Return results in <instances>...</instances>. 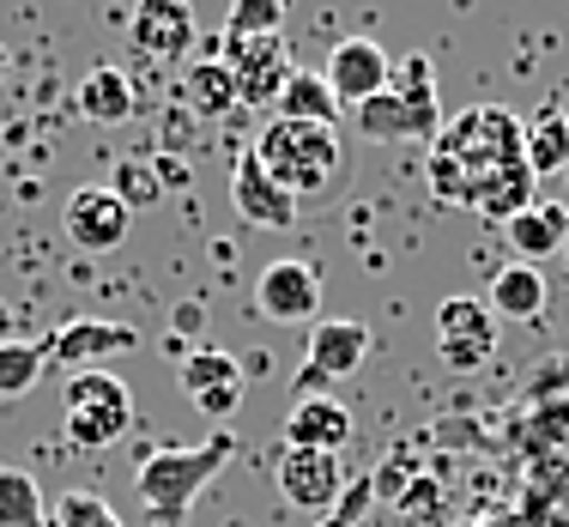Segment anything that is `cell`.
<instances>
[{
	"instance_id": "6da1fadb",
	"label": "cell",
	"mask_w": 569,
	"mask_h": 527,
	"mask_svg": "<svg viewBox=\"0 0 569 527\" xmlns=\"http://www.w3.org/2000/svg\"><path fill=\"white\" fill-rule=\"evenodd\" d=\"M230 455H237V437H207L194 443V449H152L140 455V467H133V485H140V504L146 516L158 527H182L188 509L200 504V491H207L212 479L230 467Z\"/></svg>"
},
{
	"instance_id": "7a4b0ae2",
	"label": "cell",
	"mask_w": 569,
	"mask_h": 527,
	"mask_svg": "<svg viewBox=\"0 0 569 527\" xmlns=\"http://www.w3.org/2000/svg\"><path fill=\"white\" fill-rule=\"evenodd\" d=\"M254 158H261V170L284 195L303 200V195H328V182L346 165V146H340V128H309V121L273 116L261 128V140H254Z\"/></svg>"
},
{
	"instance_id": "3957f363",
	"label": "cell",
	"mask_w": 569,
	"mask_h": 527,
	"mask_svg": "<svg viewBox=\"0 0 569 527\" xmlns=\"http://www.w3.org/2000/svg\"><path fill=\"white\" fill-rule=\"evenodd\" d=\"M437 146L460 158L472 195H479L485 176H497V170H509V165H527V158H521V121H515L503 103H479V110L455 116L449 128L437 133Z\"/></svg>"
},
{
	"instance_id": "277c9868",
	"label": "cell",
	"mask_w": 569,
	"mask_h": 527,
	"mask_svg": "<svg viewBox=\"0 0 569 527\" xmlns=\"http://www.w3.org/2000/svg\"><path fill=\"white\" fill-rule=\"evenodd\" d=\"M67 443L73 449H110L116 437H128L133 425V395L116 370H79L67 382Z\"/></svg>"
},
{
	"instance_id": "5b68a950",
	"label": "cell",
	"mask_w": 569,
	"mask_h": 527,
	"mask_svg": "<svg viewBox=\"0 0 569 527\" xmlns=\"http://www.w3.org/2000/svg\"><path fill=\"white\" fill-rule=\"evenodd\" d=\"M370 358V328L363 321H316L309 328V358L297 370V400H321L333 382L358 376V364Z\"/></svg>"
},
{
	"instance_id": "8992f818",
	"label": "cell",
	"mask_w": 569,
	"mask_h": 527,
	"mask_svg": "<svg viewBox=\"0 0 569 527\" xmlns=\"http://www.w3.org/2000/svg\"><path fill=\"white\" fill-rule=\"evenodd\" d=\"M219 61L237 79V103H279L284 79H291V49L284 37H219Z\"/></svg>"
},
{
	"instance_id": "52a82bcc",
	"label": "cell",
	"mask_w": 569,
	"mask_h": 527,
	"mask_svg": "<svg viewBox=\"0 0 569 527\" xmlns=\"http://www.w3.org/2000/svg\"><path fill=\"white\" fill-rule=\"evenodd\" d=\"M437 351L455 370H485L497 358V316L479 297H442L437 304Z\"/></svg>"
},
{
	"instance_id": "ba28073f",
	"label": "cell",
	"mask_w": 569,
	"mask_h": 527,
	"mask_svg": "<svg viewBox=\"0 0 569 527\" xmlns=\"http://www.w3.org/2000/svg\"><path fill=\"white\" fill-rule=\"evenodd\" d=\"M388 73H395V61H388V49L376 43V37H340V43L328 49V67H321V79H328V91L340 98V110H358V103L382 98Z\"/></svg>"
},
{
	"instance_id": "9c48e42d",
	"label": "cell",
	"mask_w": 569,
	"mask_h": 527,
	"mask_svg": "<svg viewBox=\"0 0 569 527\" xmlns=\"http://www.w3.org/2000/svg\"><path fill=\"white\" fill-rule=\"evenodd\" d=\"M61 225H67V242H73V249H86V255H110L116 242H128L133 212L110 195V182H86V188H73V195H67Z\"/></svg>"
},
{
	"instance_id": "30bf717a",
	"label": "cell",
	"mask_w": 569,
	"mask_h": 527,
	"mask_svg": "<svg viewBox=\"0 0 569 527\" xmlns=\"http://www.w3.org/2000/svg\"><path fill=\"white\" fill-rule=\"evenodd\" d=\"M43 346L49 364H67V370H103V358H121V351L140 346V334L128 328V321H103V316H79L67 321V328H56Z\"/></svg>"
},
{
	"instance_id": "8fae6325",
	"label": "cell",
	"mask_w": 569,
	"mask_h": 527,
	"mask_svg": "<svg viewBox=\"0 0 569 527\" xmlns=\"http://www.w3.org/2000/svg\"><path fill=\"white\" fill-rule=\"evenodd\" d=\"M254 309L279 328H297V321L321 316V274L309 261H273L254 279Z\"/></svg>"
},
{
	"instance_id": "7c38bea8",
	"label": "cell",
	"mask_w": 569,
	"mask_h": 527,
	"mask_svg": "<svg viewBox=\"0 0 569 527\" xmlns=\"http://www.w3.org/2000/svg\"><path fill=\"white\" fill-rule=\"evenodd\" d=\"M351 121H358V133H363V140H376V146L437 140V133H442L437 98H400V91H382V98L358 103V110H351Z\"/></svg>"
},
{
	"instance_id": "4fadbf2b",
	"label": "cell",
	"mask_w": 569,
	"mask_h": 527,
	"mask_svg": "<svg viewBox=\"0 0 569 527\" xmlns=\"http://www.w3.org/2000/svg\"><path fill=\"white\" fill-rule=\"evenodd\" d=\"M279 491L291 509H316V516H333L340 509V491H346V467L340 455H309V449H284L279 467H273Z\"/></svg>"
},
{
	"instance_id": "5bb4252c",
	"label": "cell",
	"mask_w": 569,
	"mask_h": 527,
	"mask_svg": "<svg viewBox=\"0 0 569 527\" xmlns=\"http://www.w3.org/2000/svg\"><path fill=\"white\" fill-rule=\"evenodd\" d=\"M230 207H237L249 225H261V231H291L297 225V200L261 170L254 146H242L237 165H230Z\"/></svg>"
},
{
	"instance_id": "9a60e30c",
	"label": "cell",
	"mask_w": 569,
	"mask_h": 527,
	"mask_svg": "<svg viewBox=\"0 0 569 527\" xmlns=\"http://www.w3.org/2000/svg\"><path fill=\"white\" fill-rule=\"evenodd\" d=\"M128 49L140 61H182L194 49V12L182 0H146V7H133Z\"/></svg>"
},
{
	"instance_id": "2e32d148",
	"label": "cell",
	"mask_w": 569,
	"mask_h": 527,
	"mask_svg": "<svg viewBox=\"0 0 569 527\" xmlns=\"http://www.w3.org/2000/svg\"><path fill=\"white\" fill-rule=\"evenodd\" d=\"M182 388L207 418H230L242 407V364L219 346H194L182 358Z\"/></svg>"
},
{
	"instance_id": "e0dca14e",
	"label": "cell",
	"mask_w": 569,
	"mask_h": 527,
	"mask_svg": "<svg viewBox=\"0 0 569 527\" xmlns=\"http://www.w3.org/2000/svg\"><path fill=\"white\" fill-rule=\"evenodd\" d=\"M351 443V412L340 400H297L284 412V449H309V455H340Z\"/></svg>"
},
{
	"instance_id": "ac0fdd59",
	"label": "cell",
	"mask_w": 569,
	"mask_h": 527,
	"mask_svg": "<svg viewBox=\"0 0 569 527\" xmlns=\"http://www.w3.org/2000/svg\"><path fill=\"white\" fill-rule=\"evenodd\" d=\"M503 237H509V249L521 255L527 267L546 261V255H563V242H569V207H563V200H551V195H539L533 207L515 212V219L503 225Z\"/></svg>"
},
{
	"instance_id": "d6986e66",
	"label": "cell",
	"mask_w": 569,
	"mask_h": 527,
	"mask_svg": "<svg viewBox=\"0 0 569 527\" xmlns=\"http://www.w3.org/2000/svg\"><path fill=\"white\" fill-rule=\"evenodd\" d=\"M73 110L86 121H98V128H116V121H128L140 110V103H133V79L121 73V67H91L73 91Z\"/></svg>"
},
{
	"instance_id": "ffe728a7",
	"label": "cell",
	"mask_w": 569,
	"mask_h": 527,
	"mask_svg": "<svg viewBox=\"0 0 569 527\" xmlns=\"http://www.w3.org/2000/svg\"><path fill=\"white\" fill-rule=\"evenodd\" d=\"M546 304H551V286H546V274L527 267V261H509L503 274L491 279V316H503V321H539Z\"/></svg>"
},
{
	"instance_id": "44dd1931",
	"label": "cell",
	"mask_w": 569,
	"mask_h": 527,
	"mask_svg": "<svg viewBox=\"0 0 569 527\" xmlns=\"http://www.w3.org/2000/svg\"><path fill=\"white\" fill-rule=\"evenodd\" d=\"M521 158L533 176H551V170H569V116L558 103H539L533 121H521Z\"/></svg>"
},
{
	"instance_id": "7402d4cb",
	"label": "cell",
	"mask_w": 569,
	"mask_h": 527,
	"mask_svg": "<svg viewBox=\"0 0 569 527\" xmlns=\"http://www.w3.org/2000/svg\"><path fill=\"white\" fill-rule=\"evenodd\" d=\"M279 121H309V128H340V98L328 91V79L321 73H303V67H291V79H284L279 91Z\"/></svg>"
},
{
	"instance_id": "603a6c76",
	"label": "cell",
	"mask_w": 569,
	"mask_h": 527,
	"mask_svg": "<svg viewBox=\"0 0 569 527\" xmlns=\"http://www.w3.org/2000/svg\"><path fill=\"white\" fill-rule=\"evenodd\" d=\"M182 103H188V116H200V121L230 116V110H237V79H230V67L219 56L194 61L182 73Z\"/></svg>"
},
{
	"instance_id": "cb8c5ba5",
	"label": "cell",
	"mask_w": 569,
	"mask_h": 527,
	"mask_svg": "<svg viewBox=\"0 0 569 527\" xmlns=\"http://www.w3.org/2000/svg\"><path fill=\"white\" fill-rule=\"evenodd\" d=\"M0 527H49L43 485L24 467H0Z\"/></svg>"
},
{
	"instance_id": "d4e9b609",
	"label": "cell",
	"mask_w": 569,
	"mask_h": 527,
	"mask_svg": "<svg viewBox=\"0 0 569 527\" xmlns=\"http://www.w3.org/2000/svg\"><path fill=\"white\" fill-rule=\"evenodd\" d=\"M43 370H49L43 346L7 340V346H0V400H24L37 382H43Z\"/></svg>"
},
{
	"instance_id": "484cf974",
	"label": "cell",
	"mask_w": 569,
	"mask_h": 527,
	"mask_svg": "<svg viewBox=\"0 0 569 527\" xmlns=\"http://www.w3.org/2000/svg\"><path fill=\"white\" fill-rule=\"evenodd\" d=\"M110 195H116L128 212H146V207H158V200H164V182H158L152 158H121V165L110 170Z\"/></svg>"
},
{
	"instance_id": "4316f807",
	"label": "cell",
	"mask_w": 569,
	"mask_h": 527,
	"mask_svg": "<svg viewBox=\"0 0 569 527\" xmlns=\"http://www.w3.org/2000/svg\"><path fill=\"white\" fill-rule=\"evenodd\" d=\"M279 31H284L279 0H237L224 19V37H279Z\"/></svg>"
},
{
	"instance_id": "83f0119b",
	"label": "cell",
	"mask_w": 569,
	"mask_h": 527,
	"mask_svg": "<svg viewBox=\"0 0 569 527\" xmlns=\"http://www.w3.org/2000/svg\"><path fill=\"white\" fill-rule=\"evenodd\" d=\"M56 527H121V516L98 491H67L56 504Z\"/></svg>"
},
{
	"instance_id": "f1b7e54d",
	"label": "cell",
	"mask_w": 569,
	"mask_h": 527,
	"mask_svg": "<svg viewBox=\"0 0 569 527\" xmlns=\"http://www.w3.org/2000/svg\"><path fill=\"white\" fill-rule=\"evenodd\" d=\"M388 91H400V98H437V67H430V56H406V61H395V73H388Z\"/></svg>"
},
{
	"instance_id": "f546056e",
	"label": "cell",
	"mask_w": 569,
	"mask_h": 527,
	"mask_svg": "<svg viewBox=\"0 0 569 527\" xmlns=\"http://www.w3.org/2000/svg\"><path fill=\"white\" fill-rule=\"evenodd\" d=\"M400 516H412V521H442V485L437 479H412V485H400Z\"/></svg>"
},
{
	"instance_id": "4dcf8cb0",
	"label": "cell",
	"mask_w": 569,
	"mask_h": 527,
	"mask_svg": "<svg viewBox=\"0 0 569 527\" xmlns=\"http://www.w3.org/2000/svg\"><path fill=\"white\" fill-rule=\"evenodd\" d=\"M152 170H158V182H164V195L170 188H188V165L176 152H152Z\"/></svg>"
},
{
	"instance_id": "1f68e13d",
	"label": "cell",
	"mask_w": 569,
	"mask_h": 527,
	"mask_svg": "<svg viewBox=\"0 0 569 527\" xmlns=\"http://www.w3.org/2000/svg\"><path fill=\"white\" fill-rule=\"evenodd\" d=\"M170 328L182 334V340H194V334H207V309H200V304H176Z\"/></svg>"
},
{
	"instance_id": "d6a6232c",
	"label": "cell",
	"mask_w": 569,
	"mask_h": 527,
	"mask_svg": "<svg viewBox=\"0 0 569 527\" xmlns=\"http://www.w3.org/2000/svg\"><path fill=\"white\" fill-rule=\"evenodd\" d=\"M7 340H12V309L0 304V346H7Z\"/></svg>"
},
{
	"instance_id": "836d02e7",
	"label": "cell",
	"mask_w": 569,
	"mask_h": 527,
	"mask_svg": "<svg viewBox=\"0 0 569 527\" xmlns=\"http://www.w3.org/2000/svg\"><path fill=\"white\" fill-rule=\"evenodd\" d=\"M321 527H351V521H340V516H321Z\"/></svg>"
},
{
	"instance_id": "e575fe53",
	"label": "cell",
	"mask_w": 569,
	"mask_h": 527,
	"mask_svg": "<svg viewBox=\"0 0 569 527\" xmlns=\"http://www.w3.org/2000/svg\"><path fill=\"white\" fill-rule=\"evenodd\" d=\"M0 79H7V49H0Z\"/></svg>"
},
{
	"instance_id": "d590c367",
	"label": "cell",
	"mask_w": 569,
	"mask_h": 527,
	"mask_svg": "<svg viewBox=\"0 0 569 527\" xmlns=\"http://www.w3.org/2000/svg\"><path fill=\"white\" fill-rule=\"evenodd\" d=\"M563 261H569V242H563Z\"/></svg>"
}]
</instances>
